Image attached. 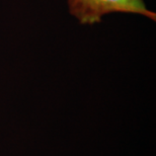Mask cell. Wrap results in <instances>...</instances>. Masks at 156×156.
Wrapping results in <instances>:
<instances>
[{
  "label": "cell",
  "mask_w": 156,
  "mask_h": 156,
  "mask_svg": "<svg viewBox=\"0 0 156 156\" xmlns=\"http://www.w3.org/2000/svg\"><path fill=\"white\" fill-rule=\"evenodd\" d=\"M68 10L82 26L101 23L112 13L141 15L156 21V13L150 10L144 0H67Z\"/></svg>",
  "instance_id": "obj_1"
}]
</instances>
